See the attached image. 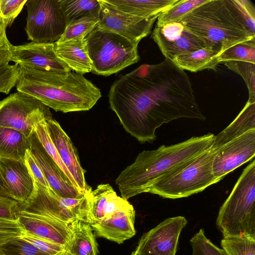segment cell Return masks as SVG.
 Listing matches in <instances>:
<instances>
[{
	"label": "cell",
	"instance_id": "43",
	"mask_svg": "<svg viewBox=\"0 0 255 255\" xmlns=\"http://www.w3.org/2000/svg\"><path fill=\"white\" fill-rule=\"evenodd\" d=\"M25 160L33 178L45 188H50L39 164L29 149H28L26 152Z\"/></svg>",
	"mask_w": 255,
	"mask_h": 255
},
{
	"label": "cell",
	"instance_id": "11",
	"mask_svg": "<svg viewBox=\"0 0 255 255\" xmlns=\"http://www.w3.org/2000/svg\"><path fill=\"white\" fill-rule=\"evenodd\" d=\"M101 6L97 25L118 33L138 44L151 31L158 15L143 18L123 12L105 0H98Z\"/></svg>",
	"mask_w": 255,
	"mask_h": 255
},
{
	"label": "cell",
	"instance_id": "32",
	"mask_svg": "<svg viewBox=\"0 0 255 255\" xmlns=\"http://www.w3.org/2000/svg\"><path fill=\"white\" fill-rule=\"evenodd\" d=\"M47 120H43L36 125L34 128L35 134L47 153L55 162L71 184L77 189L76 185L73 178L61 161L57 150L50 138L47 126Z\"/></svg>",
	"mask_w": 255,
	"mask_h": 255
},
{
	"label": "cell",
	"instance_id": "29",
	"mask_svg": "<svg viewBox=\"0 0 255 255\" xmlns=\"http://www.w3.org/2000/svg\"><path fill=\"white\" fill-rule=\"evenodd\" d=\"M208 0H178L176 3L159 14L156 25L179 22L182 18L191 11Z\"/></svg>",
	"mask_w": 255,
	"mask_h": 255
},
{
	"label": "cell",
	"instance_id": "48",
	"mask_svg": "<svg viewBox=\"0 0 255 255\" xmlns=\"http://www.w3.org/2000/svg\"></svg>",
	"mask_w": 255,
	"mask_h": 255
},
{
	"label": "cell",
	"instance_id": "19",
	"mask_svg": "<svg viewBox=\"0 0 255 255\" xmlns=\"http://www.w3.org/2000/svg\"><path fill=\"white\" fill-rule=\"evenodd\" d=\"M0 175L11 198L19 203L27 200L34 190V181L25 159L0 158Z\"/></svg>",
	"mask_w": 255,
	"mask_h": 255
},
{
	"label": "cell",
	"instance_id": "44",
	"mask_svg": "<svg viewBox=\"0 0 255 255\" xmlns=\"http://www.w3.org/2000/svg\"><path fill=\"white\" fill-rule=\"evenodd\" d=\"M18 202L8 197L0 196V217L16 220Z\"/></svg>",
	"mask_w": 255,
	"mask_h": 255
},
{
	"label": "cell",
	"instance_id": "14",
	"mask_svg": "<svg viewBox=\"0 0 255 255\" xmlns=\"http://www.w3.org/2000/svg\"><path fill=\"white\" fill-rule=\"evenodd\" d=\"M11 61L36 70L61 73L72 71L56 54L54 43L30 42L12 45Z\"/></svg>",
	"mask_w": 255,
	"mask_h": 255
},
{
	"label": "cell",
	"instance_id": "22",
	"mask_svg": "<svg viewBox=\"0 0 255 255\" xmlns=\"http://www.w3.org/2000/svg\"><path fill=\"white\" fill-rule=\"evenodd\" d=\"M58 57L75 72L84 74L92 72L85 38H75L61 43H54Z\"/></svg>",
	"mask_w": 255,
	"mask_h": 255
},
{
	"label": "cell",
	"instance_id": "37",
	"mask_svg": "<svg viewBox=\"0 0 255 255\" xmlns=\"http://www.w3.org/2000/svg\"><path fill=\"white\" fill-rule=\"evenodd\" d=\"M20 73V66L16 64L0 66V93L8 94L16 86Z\"/></svg>",
	"mask_w": 255,
	"mask_h": 255
},
{
	"label": "cell",
	"instance_id": "20",
	"mask_svg": "<svg viewBox=\"0 0 255 255\" xmlns=\"http://www.w3.org/2000/svg\"><path fill=\"white\" fill-rule=\"evenodd\" d=\"M88 223L111 217L116 213L132 206L128 200L119 196L109 184H101L88 195Z\"/></svg>",
	"mask_w": 255,
	"mask_h": 255
},
{
	"label": "cell",
	"instance_id": "21",
	"mask_svg": "<svg viewBox=\"0 0 255 255\" xmlns=\"http://www.w3.org/2000/svg\"><path fill=\"white\" fill-rule=\"evenodd\" d=\"M134 219L135 211L132 206L109 218L90 224L97 237L121 244L135 235Z\"/></svg>",
	"mask_w": 255,
	"mask_h": 255
},
{
	"label": "cell",
	"instance_id": "46",
	"mask_svg": "<svg viewBox=\"0 0 255 255\" xmlns=\"http://www.w3.org/2000/svg\"><path fill=\"white\" fill-rule=\"evenodd\" d=\"M130 255H140L138 254L135 253L134 251Z\"/></svg>",
	"mask_w": 255,
	"mask_h": 255
},
{
	"label": "cell",
	"instance_id": "18",
	"mask_svg": "<svg viewBox=\"0 0 255 255\" xmlns=\"http://www.w3.org/2000/svg\"><path fill=\"white\" fill-rule=\"evenodd\" d=\"M16 220L24 232L59 245L65 249L70 241L69 225L55 219L18 211Z\"/></svg>",
	"mask_w": 255,
	"mask_h": 255
},
{
	"label": "cell",
	"instance_id": "2",
	"mask_svg": "<svg viewBox=\"0 0 255 255\" xmlns=\"http://www.w3.org/2000/svg\"><path fill=\"white\" fill-rule=\"evenodd\" d=\"M19 66L17 91L36 99L56 112L88 111L102 97L100 90L83 74Z\"/></svg>",
	"mask_w": 255,
	"mask_h": 255
},
{
	"label": "cell",
	"instance_id": "15",
	"mask_svg": "<svg viewBox=\"0 0 255 255\" xmlns=\"http://www.w3.org/2000/svg\"><path fill=\"white\" fill-rule=\"evenodd\" d=\"M255 155V129L235 138L215 150L212 169L214 176L220 180L226 175Z\"/></svg>",
	"mask_w": 255,
	"mask_h": 255
},
{
	"label": "cell",
	"instance_id": "26",
	"mask_svg": "<svg viewBox=\"0 0 255 255\" xmlns=\"http://www.w3.org/2000/svg\"><path fill=\"white\" fill-rule=\"evenodd\" d=\"M29 149L27 137L16 130L0 126V158L25 159Z\"/></svg>",
	"mask_w": 255,
	"mask_h": 255
},
{
	"label": "cell",
	"instance_id": "28",
	"mask_svg": "<svg viewBox=\"0 0 255 255\" xmlns=\"http://www.w3.org/2000/svg\"><path fill=\"white\" fill-rule=\"evenodd\" d=\"M59 3L67 25L86 16L99 18L101 6L98 0H59Z\"/></svg>",
	"mask_w": 255,
	"mask_h": 255
},
{
	"label": "cell",
	"instance_id": "38",
	"mask_svg": "<svg viewBox=\"0 0 255 255\" xmlns=\"http://www.w3.org/2000/svg\"><path fill=\"white\" fill-rule=\"evenodd\" d=\"M26 1L27 0H0V15L6 27L11 25Z\"/></svg>",
	"mask_w": 255,
	"mask_h": 255
},
{
	"label": "cell",
	"instance_id": "35",
	"mask_svg": "<svg viewBox=\"0 0 255 255\" xmlns=\"http://www.w3.org/2000/svg\"><path fill=\"white\" fill-rule=\"evenodd\" d=\"M0 255H49L38 249L20 237L0 245Z\"/></svg>",
	"mask_w": 255,
	"mask_h": 255
},
{
	"label": "cell",
	"instance_id": "40",
	"mask_svg": "<svg viewBox=\"0 0 255 255\" xmlns=\"http://www.w3.org/2000/svg\"><path fill=\"white\" fill-rule=\"evenodd\" d=\"M24 231L16 220L0 217V245L20 237Z\"/></svg>",
	"mask_w": 255,
	"mask_h": 255
},
{
	"label": "cell",
	"instance_id": "16",
	"mask_svg": "<svg viewBox=\"0 0 255 255\" xmlns=\"http://www.w3.org/2000/svg\"><path fill=\"white\" fill-rule=\"evenodd\" d=\"M46 123L50 138L61 161L73 178L78 191L86 194L92 188L86 181V170L80 164L76 148L58 122L52 117Z\"/></svg>",
	"mask_w": 255,
	"mask_h": 255
},
{
	"label": "cell",
	"instance_id": "36",
	"mask_svg": "<svg viewBox=\"0 0 255 255\" xmlns=\"http://www.w3.org/2000/svg\"><path fill=\"white\" fill-rule=\"evenodd\" d=\"M192 248V255H228L222 249L215 246L205 235L203 229H201L190 239Z\"/></svg>",
	"mask_w": 255,
	"mask_h": 255
},
{
	"label": "cell",
	"instance_id": "5",
	"mask_svg": "<svg viewBox=\"0 0 255 255\" xmlns=\"http://www.w3.org/2000/svg\"><path fill=\"white\" fill-rule=\"evenodd\" d=\"M217 228L223 238H255V160L244 169L219 211Z\"/></svg>",
	"mask_w": 255,
	"mask_h": 255
},
{
	"label": "cell",
	"instance_id": "42",
	"mask_svg": "<svg viewBox=\"0 0 255 255\" xmlns=\"http://www.w3.org/2000/svg\"><path fill=\"white\" fill-rule=\"evenodd\" d=\"M234 1L243 15L246 26L255 34V7L254 3L249 0Z\"/></svg>",
	"mask_w": 255,
	"mask_h": 255
},
{
	"label": "cell",
	"instance_id": "13",
	"mask_svg": "<svg viewBox=\"0 0 255 255\" xmlns=\"http://www.w3.org/2000/svg\"><path fill=\"white\" fill-rule=\"evenodd\" d=\"M151 38L165 58L172 61L178 56L205 47L203 41L180 22L155 25Z\"/></svg>",
	"mask_w": 255,
	"mask_h": 255
},
{
	"label": "cell",
	"instance_id": "41",
	"mask_svg": "<svg viewBox=\"0 0 255 255\" xmlns=\"http://www.w3.org/2000/svg\"><path fill=\"white\" fill-rule=\"evenodd\" d=\"M5 22L0 15V66L9 64L11 61L12 44L9 41L6 34Z\"/></svg>",
	"mask_w": 255,
	"mask_h": 255
},
{
	"label": "cell",
	"instance_id": "8",
	"mask_svg": "<svg viewBox=\"0 0 255 255\" xmlns=\"http://www.w3.org/2000/svg\"><path fill=\"white\" fill-rule=\"evenodd\" d=\"M34 181L33 193L25 202L18 203V211L52 218L69 225L77 219L88 222V195L92 190L80 198H62Z\"/></svg>",
	"mask_w": 255,
	"mask_h": 255
},
{
	"label": "cell",
	"instance_id": "4",
	"mask_svg": "<svg viewBox=\"0 0 255 255\" xmlns=\"http://www.w3.org/2000/svg\"><path fill=\"white\" fill-rule=\"evenodd\" d=\"M179 22L201 38L205 47L219 54L236 44L255 39L234 0H208Z\"/></svg>",
	"mask_w": 255,
	"mask_h": 255
},
{
	"label": "cell",
	"instance_id": "3",
	"mask_svg": "<svg viewBox=\"0 0 255 255\" xmlns=\"http://www.w3.org/2000/svg\"><path fill=\"white\" fill-rule=\"evenodd\" d=\"M215 135L209 133L155 150H143L116 179L122 197L128 200L147 193L158 180L210 147Z\"/></svg>",
	"mask_w": 255,
	"mask_h": 255
},
{
	"label": "cell",
	"instance_id": "39",
	"mask_svg": "<svg viewBox=\"0 0 255 255\" xmlns=\"http://www.w3.org/2000/svg\"><path fill=\"white\" fill-rule=\"evenodd\" d=\"M20 237L49 255H60L65 251V248L59 245L25 232Z\"/></svg>",
	"mask_w": 255,
	"mask_h": 255
},
{
	"label": "cell",
	"instance_id": "24",
	"mask_svg": "<svg viewBox=\"0 0 255 255\" xmlns=\"http://www.w3.org/2000/svg\"><path fill=\"white\" fill-rule=\"evenodd\" d=\"M255 129V103L247 101L235 119L224 129L215 135L211 148L216 149L250 130Z\"/></svg>",
	"mask_w": 255,
	"mask_h": 255
},
{
	"label": "cell",
	"instance_id": "25",
	"mask_svg": "<svg viewBox=\"0 0 255 255\" xmlns=\"http://www.w3.org/2000/svg\"><path fill=\"white\" fill-rule=\"evenodd\" d=\"M120 10L143 18L158 15L178 0H105Z\"/></svg>",
	"mask_w": 255,
	"mask_h": 255
},
{
	"label": "cell",
	"instance_id": "6",
	"mask_svg": "<svg viewBox=\"0 0 255 255\" xmlns=\"http://www.w3.org/2000/svg\"><path fill=\"white\" fill-rule=\"evenodd\" d=\"M215 149L211 146L156 181L147 193L177 199L201 192L220 180L214 175Z\"/></svg>",
	"mask_w": 255,
	"mask_h": 255
},
{
	"label": "cell",
	"instance_id": "47",
	"mask_svg": "<svg viewBox=\"0 0 255 255\" xmlns=\"http://www.w3.org/2000/svg\"><path fill=\"white\" fill-rule=\"evenodd\" d=\"M60 255H70L69 254L66 253L65 251Z\"/></svg>",
	"mask_w": 255,
	"mask_h": 255
},
{
	"label": "cell",
	"instance_id": "23",
	"mask_svg": "<svg viewBox=\"0 0 255 255\" xmlns=\"http://www.w3.org/2000/svg\"><path fill=\"white\" fill-rule=\"evenodd\" d=\"M72 236L65 252L70 255H98V245L90 224L76 220L69 225Z\"/></svg>",
	"mask_w": 255,
	"mask_h": 255
},
{
	"label": "cell",
	"instance_id": "7",
	"mask_svg": "<svg viewBox=\"0 0 255 255\" xmlns=\"http://www.w3.org/2000/svg\"><path fill=\"white\" fill-rule=\"evenodd\" d=\"M92 72L108 76L137 63L138 44L97 25L85 37Z\"/></svg>",
	"mask_w": 255,
	"mask_h": 255
},
{
	"label": "cell",
	"instance_id": "12",
	"mask_svg": "<svg viewBox=\"0 0 255 255\" xmlns=\"http://www.w3.org/2000/svg\"><path fill=\"white\" fill-rule=\"evenodd\" d=\"M187 224L183 216L166 219L142 236L134 252L140 255H175L180 233Z\"/></svg>",
	"mask_w": 255,
	"mask_h": 255
},
{
	"label": "cell",
	"instance_id": "9",
	"mask_svg": "<svg viewBox=\"0 0 255 255\" xmlns=\"http://www.w3.org/2000/svg\"><path fill=\"white\" fill-rule=\"evenodd\" d=\"M52 117L48 107L19 91L0 101V126L16 130L27 137L38 123Z\"/></svg>",
	"mask_w": 255,
	"mask_h": 255
},
{
	"label": "cell",
	"instance_id": "30",
	"mask_svg": "<svg viewBox=\"0 0 255 255\" xmlns=\"http://www.w3.org/2000/svg\"><path fill=\"white\" fill-rule=\"evenodd\" d=\"M219 63L228 61H243L255 64V39L236 44L218 56Z\"/></svg>",
	"mask_w": 255,
	"mask_h": 255
},
{
	"label": "cell",
	"instance_id": "1",
	"mask_svg": "<svg viewBox=\"0 0 255 255\" xmlns=\"http://www.w3.org/2000/svg\"><path fill=\"white\" fill-rule=\"evenodd\" d=\"M108 97L124 128L141 143L153 142L156 129L173 120L206 119L188 75L168 58L120 75Z\"/></svg>",
	"mask_w": 255,
	"mask_h": 255
},
{
	"label": "cell",
	"instance_id": "34",
	"mask_svg": "<svg viewBox=\"0 0 255 255\" xmlns=\"http://www.w3.org/2000/svg\"><path fill=\"white\" fill-rule=\"evenodd\" d=\"M225 65L244 80L249 92L248 102L255 103V64L243 61H228Z\"/></svg>",
	"mask_w": 255,
	"mask_h": 255
},
{
	"label": "cell",
	"instance_id": "45",
	"mask_svg": "<svg viewBox=\"0 0 255 255\" xmlns=\"http://www.w3.org/2000/svg\"><path fill=\"white\" fill-rule=\"evenodd\" d=\"M0 196L10 198L9 192L0 175ZM12 199V198H11Z\"/></svg>",
	"mask_w": 255,
	"mask_h": 255
},
{
	"label": "cell",
	"instance_id": "17",
	"mask_svg": "<svg viewBox=\"0 0 255 255\" xmlns=\"http://www.w3.org/2000/svg\"><path fill=\"white\" fill-rule=\"evenodd\" d=\"M28 138L29 150L39 164L50 188L62 198H80L84 196L86 194H82L77 190L47 153L34 130Z\"/></svg>",
	"mask_w": 255,
	"mask_h": 255
},
{
	"label": "cell",
	"instance_id": "27",
	"mask_svg": "<svg viewBox=\"0 0 255 255\" xmlns=\"http://www.w3.org/2000/svg\"><path fill=\"white\" fill-rule=\"evenodd\" d=\"M219 53L204 47L195 51L175 57L172 61L181 69L197 72L205 69L216 70L219 64Z\"/></svg>",
	"mask_w": 255,
	"mask_h": 255
},
{
	"label": "cell",
	"instance_id": "33",
	"mask_svg": "<svg viewBox=\"0 0 255 255\" xmlns=\"http://www.w3.org/2000/svg\"><path fill=\"white\" fill-rule=\"evenodd\" d=\"M221 246L228 255H255V237L223 238Z\"/></svg>",
	"mask_w": 255,
	"mask_h": 255
},
{
	"label": "cell",
	"instance_id": "31",
	"mask_svg": "<svg viewBox=\"0 0 255 255\" xmlns=\"http://www.w3.org/2000/svg\"><path fill=\"white\" fill-rule=\"evenodd\" d=\"M98 22L99 17L94 15L74 20L67 25L63 34L56 42H64L75 38H85Z\"/></svg>",
	"mask_w": 255,
	"mask_h": 255
},
{
	"label": "cell",
	"instance_id": "10",
	"mask_svg": "<svg viewBox=\"0 0 255 255\" xmlns=\"http://www.w3.org/2000/svg\"><path fill=\"white\" fill-rule=\"evenodd\" d=\"M28 39L36 43H55L63 34L67 23L61 13L59 0H27Z\"/></svg>",
	"mask_w": 255,
	"mask_h": 255
}]
</instances>
